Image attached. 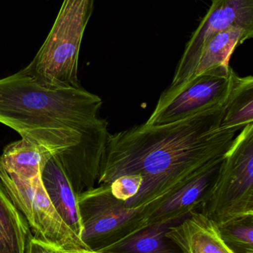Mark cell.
<instances>
[{
  "mask_svg": "<svg viewBox=\"0 0 253 253\" xmlns=\"http://www.w3.org/2000/svg\"><path fill=\"white\" fill-rule=\"evenodd\" d=\"M253 122V77L236 74L227 100L221 126L242 130Z\"/></svg>",
  "mask_w": 253,
  "mask_h": 253,
  "instance_id": "obj_16",
  "label": "cell"
},
{
  "mask_svg": "<svg viewBox=\"0 0 253 253\" xmlns=\"http://www.w3.org/2000/svg\"><path fill=\"white\" fill-rule=\"evenodd\" d=\"M29 253H62V251L53 248L47 244L32 239Z\"/></svg>",
  "mask_w": 253,
  "mask_h": 253,
  "instance_id": "obj_19",
  "label": "cell"
},
{
  "mask_svg": "<svg viewBox=\"0 0 253 253\" xmlns=\"http://www.w3.org/2000/svg\"><path fill=\"white\" fill-rule=\"evenodd\" d=\"M52 154L44 147L22 138L8 144L0 156L6 172L23 181H31L41 175Z\"/></svg>",
  "mask_w": 253,
  "mask_h": 253,
  "instance_id": "obj_12",
  "label": "cell"
},
{
  "mask_svg": "<svg viewBox=\"0 0 253 253\" xmlns=\"http://www.w3.org/2000/svg\"><path fill=\"white\" fill-rule=\"evenodd\" d=\"M220 230L226 243L236 253H253V219L238 221Z\"/></svg>",
  "mask_w": 253,
  "mask_h": 253,
  "instance_id": "obj_17",
  "label": "cell"
},
{
  "mask_svg": "<svg viewBox=\"0 0 253 253\" xmlns=\"http://www.w3.org/2000/svg\"><path fill=\"white\" fill-rule=\"evenodd\" d=\"M233 26L253 31V0H212L207 13L186 44L169 87L189 81L206 42Z\"/></svg>",
  "mask_w": 253,
  "mask_h": 253,
  "instance_id": "obj_8",
  "label": "cell"
},
{
  "mask_svg": "<svg viewBox=\"0 0 253 253\" xmlns=\"http://www.w3.org/2000/svg\"><path fill=\"white\" fill-rule=\"evenodd\" d=\"M143 184V177L138 174H129L116 178L109 184L114 198L126 202L135 197Z\"/></svg>",
  "mask_w": 253,
  "mask_h": 253,
  "instance_id": "obj_18",
  "label": "cell"
},
{
  "mask_svg": "<svg viewBox=\"0 0 253 253\" xmlns=\"http://www.w3.org/2000/svg\"><path fill=\"white\" fill-rule=\"evenodd\" d=\"M32 239L28 223L0 179V253H29Z\"/></svg>",
  "mask_w": 253,
  "mask_h": 253,
  "instance_id": "obj_14",
  "label": "cell"
},
{
  "mask_svg": "<svg viewBox=\"0 0 253 253\" xmlns=\"http://www.w3.org/2000/svg\"><path fill=\"white\" fill-rule=\"evenodd\" d=\"M169 225L154 224L120 236L93 253H181L165 237Z\"/></svg>",
  "mask_w": 253,
  "mask_h": 253,
  "instance_id": "obj_15",
  "label": "cell"
},
{
  "mask_svg": "<svg viewBox=\"0 0 253 253\" xmlns=\"http://www.w3.org/2000/svg\"><path fill=\"white\" fill-rule=\"evenodd\" d=\"M62 253H93V252H83V253H69V252H62Z\"/></svg>",
  "mask_w": 253,
  "mask_h": 253,
  "instance_id": "obj_20",
  "label": "cell"
},
{
  "mask_svg": "<svg viewBox=\"0 0 253 253\" xmlns=\"http://www.w3.org/2000/svg\"><path fill=\"white\" fill-rule=\"evenodd\" d=\"M0 179L10 199L28 223L33 239L62 252H92L55 211L41 175L23 181L10 175L0 162Z\"/></svg>",
  "mask_w": 253,
  "mask_h": 253,
  "instance_id": "obj_5",
  "label": "cell"
},
{
  "mask_svg": "<svg viewBox=\"0 0 253 253\" xmlns=\"http://www.w3.org/2000/svg\"><path fill=\"white\" fill-rule=\"evenodd\" d=\"M102 105L83 87L50 88L21 71L0 79V123L55 156L77 196L98 182L111 134Z\"/></svg>",
  "mask_w": 253,
  "mask_h": 253,
  "instance_id": "obj_2",
  "label": "cell"
},
{
  "mask_svg": "<svg viewBox=\"0 0 253 253\" xmlns=\"http://www.w3.org/2000/svg\"><path fill=\"white\" fill-rule=\"evenodd\" d=\"M253 37V31L233 26L211 37L201 50L199 61L191 79L212 70L229 69L230 58L233 52Z\"/></svg>",
  "mask_w": 253,
  "mask_h": 253,
  "instance_id": "obj_13",
  "label": "cell"
},
{
  "mask_svg": "<svg viewBox=\"0 0 253 253\" xmlns=\"http://www.w3.org/2000/svg\"><path fill=\"white\" fill-rule=\"evenodd\" d=\"M166 239L181 253H236L226 243L216 223L199 211L169 226Z\"/></svg>",
  "mask_w": 253,
  "mask_h": 253,
  "instance_id": "obj_10",
  "label": "cell"
},
{
  "mask_svg": "<svg viewBox=\"0 0 253 253\" xmlns=\"http://www.w3.org/2000/svg\"><path fill=\"white\" fill-rule=\"evenodd\" d=\"M224 104L169 124L135 126L110 134L98 185L129 174L143 177L138 194L125 205L144 211L161 203L201 168L227 153L237 131L221 126Z\"/></svg>",
  "mask_w": 253,
  "mask_h": 253,
  "instance_id": "obj_1",
  "label": "cell"
},
{
  "mask_svg": "<svg viewBox=\"0 0 253 253\" xmlns=\"http://www.w3.org/2000/svg\"><path fill=\"white\" fill-rule=\"evenodd\" d=\"M41 178L55 211L63 222L80 239L82 224L77 196L55 156H52L46 164Z\"/></svg>",
  "mask_w": 253,
  "mask_h": 253,
  "instance_id": "obj_11",
  "label": "cell"
},
{
  "mask_svg": "<svg viewBox=\"0 0 253 253\" xmlns=\"http://www.w3.org/2000/svg\"><path fill=\"white\" fill-rule=\"evenodd\" d=\"M199 212L219 228L253 218V123L237 134Z\"/></svg>",
  "mask_w": 253,
  "mask_h": 253,
  "instance_id": "obj_4",
  "label": "cell"
},
{
  "mask_svg": "<svg viewBox=\"0 0 253 253\" xmlns=\"http://www.w3.org/2000/svg\"><path fill=\"white\" fill-rule=\"evenodd\" d=\"M95 0H63L54 23L34 59L21 71L50 88H78L80 46Z\"/></svg>",
  "mask_w": 253,
  "mask_h": 253,
  "instance_id": "obj_3",
  "label": "cell"
},
{
  "mask_svg": "<svg viewBox=\"0 0 253 253\" xmlns=\"http://www.w3.org/2000/svg\"><path fill=\"white\" fill-rule=\"evenodd\" d=\"M81 219L80 239L92 251L114 239L127 223L142 212L114 197L108 184H100L77 195Z\"/></svg>",
  "mask_w": 253,
  "mask_h": 253,
  "instance_id": "obj_7",
  "label": "cell"
},
{
  "mask_svg": "<svg viewBox=\"0 0 253 253\" xmlns=\"http://www.w3.org/2000/svg\"><path fill=\"white\" fill-rule=\"evenodd\" d=\"M224 155L201 168L155 208L144 211L134 218L123 227L121 236L154 224L172 225L175 221L184 219L190 212L199 209L216 180Z\"/></svg>",
  "mask_w": 253,
  "mask_h": 253,
  "instance_id": "obj_9",
  "label": "cell"
},
{
  "mask_svg": "<svg viewBox=\"0 0 253 253\" xmlns=\"http://www.w3.org/2000/svg\"><path fill=\"white\" fill-rule=\"evenodd\" d=\"M236 73L218 68L200 74L189 81L166 88L159 98L146 124H169L215 105L225 103Z\"/></svg>",
  "mask_w": 253,
  "mask_h": 253,
  "instance_id": "obj_6",
  "label": "cell"
}]
</instances>
